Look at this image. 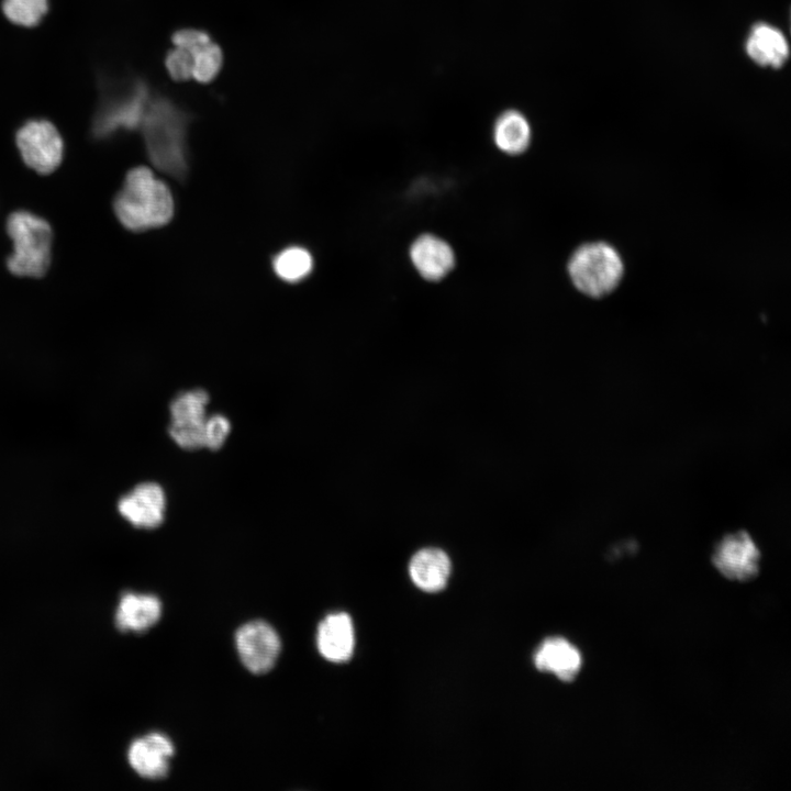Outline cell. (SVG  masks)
I'll return each instance as SVG.
<instances>
[{
  "label": "cell",
  "instance_id": "52a82bcc",
  "mask_svg": "<svg viewBox=\"0 0 791 791\" xmlns=\"http://www.w3.org/2000/svg\"><path fill=\"white\" fill-rule=\"evenodd\" d=\"M760 552L748 533L724 536L714 547L712 562L727 579L748 581L759 571Z\"/></svg>",
  "mask_w": 791,
  "mask_h": 791
},
{
  "label": "cell",
  "instance_id": "277c9868",
  "mask_svg": "<svg viewBox=\"0 0 791 791\" xmlns=\"http://www.w3.org/2000/svg\"><path fill=\"white\" fill-rule=\"evenodd\" d=\"M13 250L7 266L19 277L40 278L49 268L53 232L46 220L29 211H15L7 221Z\"/></svg>",
  "mask_w": 791,
  "mask_h": 791
},
{
  "label": "cell",
  "instance_id": "d6986e66",
  "mask_svg": "<svg viewBox=\"0 0 791 791\" xmlns=\"http://www.w3.org/2000/svg\"><path fill=\"white\" fill-rule=\"evenodd\" d=\"M272 269L279 279L286 282H299L311 274L313 258L307 248L289 246L274 257Z\"/></svg>",
  "mask_w": 791,
  "mask_h": 791
},
{
  "label": "cell",
  "instance_id": "7a4b0ae2",
  "mask_svg": "<svg viewBox=\"0 0 791 791\" xmlns=\"http://www.w3.org/2000/svg\"><path fill=\"white\" fill-rule=\"evenodd\" d=\"M119 222L142 232L166 225L174 216L175 200L165 181L145 166L131 169L113 201Z\"/></svg>",
  "mask_w": 791,
  "mask_h": 791
},
{
  "label": "cell",
  "instance_id": "7c38bea8",
  "mask_svg": "<svg viewBox=\"0 0 791 791\" xmlns=\"http://www.w3.org/2000/svg\"><path fill=\"white\" fill-rule=\"evenodd\" d=\"M316 640L319 651L325 659L333 662L348 660L355 645L350 616L343 612L327 615L319 625Z\"/></svg>",
  "mask_w": 791,
  "mask_h": 791
},
{
  "label": "cell",
  "instance_id": "5bb4252c",
  "mask_svg": "<svg viewBox=\"0 0 791 791\" xmlns=\"http://www.w3.org/2000/svg\"><path fill=\"white\" fill-rule=\"evenodd\" d=\"M209 400L208 392L199 388L178 393L169 404L171 421L168 430L185 435H203Z\"/></svg>",
  "mask_w": 791,
  "mask_h": 791
},
{
  "label": "cell",
  "instance_id": "603a6c76",
  "mask_svg": "<svg viewBox=\"0 0 791 791\" xmlns=\"http://www.w3.org/2000/svg\"><path fill=\"white\" fill-rule=\"evenodd\" d=\"M165 65L174 80L186 81L192 79V55L190 52L175 47L167 53Z\"/></svg>",
  "mask_w": 791,
  "mask_h": 791
},
{
  "label": "cell",
  "instance_id": "9c48e42d",
  "mask_svg": "<svg viewBox=\"0 0 791 791\" xmlns=\"http://www.w3.org/2000/svg\"><path fill=\"white\" fill-rule=\"evenodd\" d=\"M118 510L132 525L155 528L165 519V491L156 482L140 483L120 499Z\"/></svg>",
  "mask_w": 791,
  "mask_h": 791
},
{
  "label": "cell",
  "instance_id": "8fae6325",
  "mask_svg": "<svg viewBox=\"0 0 791 791\" xmlns=\"http://www.w3.org/2000/svg\"><path fill=\"white\" fill-rule=\"evenodd\" d=\"M410 258L416 271L426 280L443 279L455 266L450 245L432 234L419 236L410 247Z\"/></svg>",
  "mask_w": 791,
  "mask_h": 791
},
{
  "label": "cell",
  "instance_id": "ac0fdd59",
  "mask_svg": "<svg viewBox=\"0 0 791 791\" xmlns=\"http://www.w3.org/2000/svg\"><path fill=\"white\" fill-rule=\"evenodd\" d=\"M531 126L516 110L501 113L493 126V140L498 148L509 155L523 153L531 142Z\"/></svg>",
  "mask_w": 791,
  "mask_h": 791
},
{
  "label": "cell",
  "instance_id": "e0dca14e",
  "mask_svg": "<svg viewBox=\"0 0 791 791\" xmlns=\"http://www.w3.org/2000/svg\"><path fill=\"white\" fill-rule=\"evenodd\" d=\"M748 56L759 65L781 67L789 55L784 35L773 26L758 24L753 27L746 43Z\"/></svg>",
  "mask_w": 791,
  "mask_h": 791
},
{
  "label": "cell",
  "instance_id": "9a60e30c",
  "mask_svg": "<svg viewBox=\"0 0 791 791\" xmlns=\"http://www.w3.org/2000/svg\"><path fill=\"white\" fill-rule=\"evenodd\" d=\"M450 560L439 548H423L415 553L409 564L413 583L423 591L443 590L449 579Z\"/></svg>",
  "mask_w": 791,
  "mask_h": 791
},
{
  "label": "cell",
  "instance_id": "cb8c5ba5",
  "mask_svg": "<svg viewBox=\"0 0 791 791\" xmlns=\"http://www.w3.org/2000/svg\"><path fill=\"white\" fill-rule=\"evenodd\" d=\"M211 41V36L198 29H181L172 35L175 47L186 49L190 53Z\"/></svg>",
  "mask_w": 791,
  "mask_h": 791
},
{
  "label": "cell",
  "instance_id": "5b68a950",
  "mask_svg": "<svg viewBox=\"0 0 791 791\" xmlns=\"http://www.w3.org/2000/svg\"><path fill=\"white\" fill-rule=\"evenodd\" d=\"M568 271L578 290L591 297H601L620 282L623 263L610 245L591 243L579 247L572 254Z\"/></svg>",
  "mask_w": 791,
  "mask_h": 791
},
{
  "label": "cell",
  "instance_id": "4fadbf2b",
  "mask_svg": "<svg viewBox=\"0 0 791 791\" xmlns=\"http://www.w3.org/2000/svg\"><path fill=\"white\" fill-rule=\"evenodd\" d=\"M538 670L553 672L565 682L572 681L580 671L582 658L580 651L562 637L546 638L534 655Z\"/></svg>",
  "mask_w": 791,
  "mask_h": 791
},
{
  "label": "cell",
  "instance_id": "7402d4cb",
  "mask_svg": "<svg viewBox=\"0 0 791 791\" xmlns=\"http://www.w3.org/2000/svg\"><path fill=\"white\" fill-rule=\"evenodd\" d=\"M231 430L230 421L222 414L207 416L203 426L204 447L216 450L226 441Z\"/></svg>",
  "mask_w": 791,
  "mask_h": 791
},
{
  "label": "cell",
  "instance_id": "6da1fadb",
  "mask_svg": "<svg viewBox=\"0 0 791 791\" xmlns=\"http://www.w3.org/2000/svg\"><path fill=\"white\" fill-rule=\"evenodd\" d=\"M191 120V114L169 97L153 94L138 129L151 163L178 180H183L189 171Z\"/></svg>",
  "mask_w": 791,
  "mask_h": 791
},
{
  "label": "cell",
  "instance_id": "8992f818",
  "mask_svg": "<svg viewBox=\"0 0 791 791\" xmlns=\"http://www.w3.org/2000/svg\"><path fill=\"white\" fill-rule=\"evenodd\" d=\"M15 142L25 165L38 174H51L62 163L64 142L56 126L43 119L30 120L16 132Z\"/></svg>",
  "mask_w": 791,
  "mask_h": 791
},
{
  "label": "cell",
  "instance_id": "44dd1931",
  "mask_svg": "<svg viewBox=\"0 0 791 791\" xmlns=\"http://www.w3.org/2000/svg\"><path fill=\"white\" fill-rule=\"evenodd\" d=\"M191 55L192 79L200 83H208L218 77L223 64V54L216 43L211 40Z\"/></svg>",
  "mask_w": 791,
  "mask_h": 791
},
{
  "label": "cell",
  "instance_id": "ffe728a7",
  "mask_svg": "<svg viewBox=\"0 0 791 791\" xmlns=\"http://www.w3.org/2000/svg\"><path fill=\"white\" fill-rule=\"evenodd\" d=\"M4 16L13 24L24 27L37 25L48 11V0H3Z\"/></svg>",
  "mask_w": 791,
  "mask_h": 791
},
{
  "label": "cell",
  "instance_id": "3957f363",
  "mask_svg": "<svg viewBox=\"0 0 791 791\" xmlns=\"http://www.w3.org/2000/svg\"><path fill=\"white\" fill-rule=\"evenodd\" d=\"M91 122L97 140H107L120 132L138 130L153 96L147 82L138 77L103 78Z\"/></svg>",
  "mask_w": 791,
  "mask_h": 791
},
{
  "label": "cell",
  "instance_id": "30bf717a",
  "mask_svg": "<svg viewBox=\"0 0 791 791\" xmlns=\"http://www.w3.org/2000/svg\"><path fill=\"white\" fill-rule=\"evenodd\" d=\"M172 755L174 745L170 739L160 733H152L132 743L127 758L133 770L141 777L160 779L167 775Z\"/></svg>",
  "mask_w": 791,
  "mask_h": 791
},
{
  "label": "cell",
  "instance_id": "ba28073f",
  "mask_svg": "<svg viewBox=\"0 0 791 791\" xmlns=\"http://www.w3.org/2000/svg\"><path fill=\"white\" fill-rule=\"evenodd\" d=\"M235 643L244 666L257 675L274 667L281 647L277 632L264 621H253L241 626Z\"/></svg>",
  "mask_w": 791,
  "mask_h": 791
},
{
  "label": "cell",
  "instance_id": "2e32d148",
  "mask_svg": "<svg viewBox=\"0 0 791 791\" xmlns=\"http://www.w3.org/2000/svg\"><path fill=\"white\" fill-rule=\"evenodd\" d=\"M161 603L152 594L127 593L121 598L115 612V624L122 632L142 633L159 620Z\"/></svg>",
  "mask_w": 791,
  "mask_h": 791
}]
</instances>
